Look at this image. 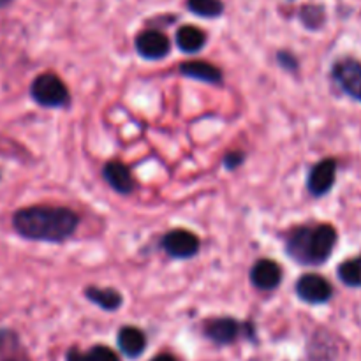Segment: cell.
<instances>
[{
    "instance_id": "1",
    "label": "cell",
    "mask_w": 361,
    "mask_h": 361,
    "mask_svg": "<svg viewBox=\"0 0 361 361\" xmlns=\"http://www.w3.org/2000/svg\"><path fill=\"white\" fill-rule=\"evenodd\" d=\"M13 226L23 238L59 243L74 235L80 217L66 207H28L13 215Z\"/></svg>"
},
{
    "instance_id": "2",
    "label": "cell",
    "mask_w": 361,
    "mask_h": 361,
    "mask_svg": "<svg viewBox=\"0 0 361 361\" xmlns=\"http://www.w3.org/2000/svg\"><path fill=\"white\" fill-rule=\"evenodd\" d=\"M337 243V231L330 224L298 226L286 240L288 254L300 264L317 267L328 261Z\"/></svg>"
},
{
    "instance_id": "3",
    "label": "cell",
    "mask_w": 361,
    "mask_h": 361,
    "mask_svg": "<svg viewBox=\"0 0 361 361\" xmlns=\"http://www.w3.org/2000/svg\"><path fill=\"white\" fill-rule=\"evenodd\" d=\"M30 94L37 104L44 108H63L69 104V90L56 74H39L30 87Z\"/></svg>"
},
{
    "instance_id": "4",
    "label": "cell",
    "mask_w": 361,
    "mask_h": 361,
    "mask_svg": "<svg viewBox=\"0 0 361 361\" xmlns=\"http://www.w3.org/2000/svg\"><path fill=\"white\" fill-rule=\"evenodd\" d=\"M162 249L168 256L176 257V259H189L200 252V238L192 231L187 229H173L166 233L162 238Z\"/></svg>"
},
{
    "instance_id": "5",
    "label": "cell",
    "mask_w": 361,
    "mask_h": 361,
    "mask_svg": "<svg viewBox=\"0 0 361 361\" xmlns=\"http://www.w3.org/2000/svg\"><path fill=\"white\" fill-rule=\"evenodd\" d=\"M296 293L300 298L310 305H321V303L330 302L334 296V288L324 277L316 274H307L300 277L296 282Z\"/></svg>"
},
{
    "instance_id": "6",
    "label": "cell",
    "mask_w": 361,
    "mask_h": 361,
    "mask_svg": "<svg viewBox=\"0 0 361 361\" xmlns=\"http://www.w3.org/2000/svg\"><path fill=\"white\" fill-rule=\"evenodd\" d=\"M334 80L349 97L361 101V63L355 59H342L334 66Z\"/></svg>"
},
{
    "instance_id": "7",
    "label": "cell",
    "mask_w": 361,
    "mask_h": 361,
    "mask_svg": "<svg viewBox=\"0 0 361 361\" xmlns=\"http://www.w3.org/2000/svg\"><path fill=\"white\" fill-rule=\"evenodd\" d=\"M335 176H337V161L335 159L319 161L309 173V180H307L309 192L316 197L324 196L334 187Z\"/></svg>"
},
{
    "instance_id": "8",
    "label": "cell",
    "mask_w": 361,
    "mask_h": 361,
    "mask_svg": "<svg viewBox=\"0 0 361 361\" xmlns=\"http://www.w3.org/2000/svg\"><path fill=\"white\" fill-rule=\"evenodd\" d=\"M171 49L168 35L159 30H145L136 37V51L147 60H161Z\"/></svg>"
},
{
    "instance_id": "9",
    "label": "cell",
    "mask_w": 361,
    "mask_h": 361,
    "mask_svg": "<svg viewBox=\"0 0 361 361\" xmlns=\"http://www.w3.org/2000/svg\"><path fill=\"white\" fill-rule=\"evenodd\" d=\"M282 268L271 259H259L250 270V282L261 291H274L281 286Z\"/></svg>"
},
{
    "instance_id": "10",
    "label": "cell",
    "mask_w": 361,
    "mask_h": 361,
    "mask_svg": "<svg viewBox=\"0 0 361 361\" xmlns=\"http://www.w3.org/2000/svg\"><path fill=\"white\" fill-rule=\"evenodd\" d=\"M240 331H242V324L231 317H217V319H210L204 323V335L212 342L221 345L235 342Z\"/></svg>"
},
{
    "instance_id": "11",
    "label": "cell",
    "mask_w": 361,
    "mask_h": 361,
    "mask_svg": "<svg viewBox=\"0 0 361 361\" xmlns=\"http://www.w3.org/2000/svg\"><path fill=\"white\" fill-rule=\"evenodd\" d=\"M102 175H104V180L109 183V187H111L113 190H116L118 194H123V196H127V194H130L136 189V182H134L133 173H130V169L127 168L126 164H122V162L109 161L108 164L104 166Z\"/></svg>"
},
{
    "instance_id": "12",
    "label": "cell",
    "mask_w": 361,
    "mask_h": 361,
    "mask_svg": "<svg viewBox=\"0 0 361 361\" xmlns=\"http://www.w3.org/2000/svg\"><path fill=\"white\" fill-rule=\"evenodd\" d=\"M180 73L190 80L203 81V83L219 85L222 83V71L214 63L203 62V60H192V62L180 63Z\"/></svg>"
},
{
    "instance_id": "13",
    "label": "cell",
    "mask_w": 361,
    "mask_h": 361,
    "mask_svg": "<svg viewBox=\"0 0 361 361\" xmlns=\"http://www.w3.org/2000/svg\"><path fill=\"white\" fill-rule=\"evenodd\" d=\"M118 348L127 358H136L147 348V337L140 328L134 326H123L118 331Z\"/></svg>"
},
{
    "instance_id": "14",
    "label": "cell",
    "mask_w": 361,
    "mask_h": 361,
    "mask_svg": "<svg viewBox=\"0 0 361 361\" xmlns=\"http://www.w3.org/2000/svg\"><path fill=\"white\" fill-rule=\"evenodd\" d=\"M0 361H32L13 330H0Z\"/></svg>"
},
{
    "instance_id": "15",
    "label": "cell",
    "mask_w": 361,
    "mask_h": 361,
    "mask_svg": "<svg viewBox=\"0 0 361 361\" xmlns=\"http://www.w3.org/2000/svg\"><path fill=\"white\" fill-rule=\"evenodd\" d=\"M85 296H87L92 303L101 307L102 310H109V312L118 310L123 303L122 295H120L116 289L109 288H95V286H92V288H87Z\"/></svg>"
},
{
    "instance_id": "16",
    "label": "cell",
    "mask_w": 361,
    "mask_h": 361,
    "mask_svg": "<svg viewBox=\"0 0 361 361\" xmlns=\"http://www.w3.org/2000/svg\"><path fill=\"white\" fill-rule=\"evenodd\" d=\"M204 42H207V35L201 28L194 27V25H183L176 32V44L185 53L200 51Z\"/></svg>"
},
{
    "instance_id": "17",
    "label": "cell",
    "mask_w": 361,
    "mask_h": 361,
    "mask_svg": "<svg viewBox=\"0 0 361 361\" xmlns=\"http://www.w3.org/2000/svg\"><path fill=\"white\" fill-rule=\"evenodd\" d=\"M67 361H120L116 353L106 345H94L88 351L71 349L67 353Z\"/></svg>"
},
{
    "instance_id": "18",
    "label": "cell",
    "mask_w": 361,
    "mask_h": 361,
    "mask_svg": "<svg viewBox=\"0 0 361 361\" xmlns=\"http://www.w3.org/2000/svg\"><path fill=\"white\" fill-rule=\"evenodd\" d=\"M338 279L349 288H361V256L344 261L338 267Z\"/></svg>"
},
{
    "instance_id": "19",
    "label": "cell",
    "mask_w": 361,
    "mask_h": 361,
    "mask_svg": "<svg viewBox=\"0 0 361 361\" xmlns=\"http://www.w3.org/2000/svg\"><path fill=\"white\" fill-rule=\"evenodd\" d=\"M190 13L201 18H217L224 13V4L221 0H187Z\"/></svg>"
},
{
    "instance_id": "20",
    "label": "cell",
    "mask_w": 361,
    "mask_h": 361,
    "mask_svg": "<svg viewBox=\"0 0 361 361\" xmlns=\"http://www.w3.org/2000/svg\"><path fill=\"white\" fill-rule=\"evenodd\" d=\"M243 159H245V155H243L242 152H229V154H226L224 157V166L228 169H235L242 164Z\"/></svg>"
},
{
    "instance_id": "21",
    "label": "cell",
    "mask_w": 361,
    "mask_h": 361,
    "mask_svg": "<svg viewBox=\"0 0 361 361\" xmlns=\"http://www.w3.org/2000/svg\"><path fill=\"white\" fill-rule=\"evenodd\" d=\"M150 361H176V360L173 358L171 355H157L154 360H150Z\"/></svg>"
}]
</instances>
